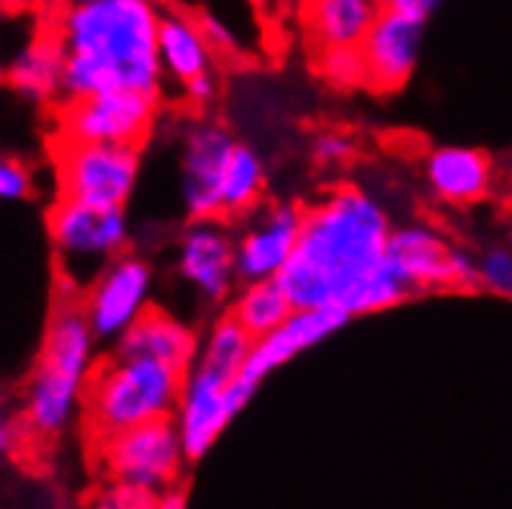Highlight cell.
I'll list each match as a JSON object with an SVG mask.
<instances>
[{
    "mask_svg": "<svg viewBox=\"0 0 512 509\" xmlns=\"http://www.w3.org/2000/svg\"><path fill=\"white\" fill-rule=\"evenodd\" d=\"M96 355L99 340L84 312L81 294L62 290L25 383L22 417L16 429L31 442H53L71 429V423L81 420L84 392L99 365Z\"/></svg>",
    "mask_w": 512,
    "mask_h": 509,
    "instance_id": "cell-3",
    "label": "cell"
},
{
    "mask_svg": "<svg viewBox=\"0 0 512 509\" xmlns=\"http://www.w3.org/2000/svg\"><path fill=\"white\" fill-rule=\"evenodd\" d=\"M56 198L127 207L142 170V145L53 139Z\"/></svg>",
    "mask_w": 512,
    "mask_h": 509,
    "instance_id": "cell-7",
    "label": "cell"
},
{
    "mask_svg": "<svg viewBox=\"0 0 512 509\" xmlns=\"http://www.w3.org/2000/svg\"><path fill=\"white\" fill-rule=\"evenodd\" d=\"M475 275L488 294L512 300V241L497 238L482 244V250L475 253Z\"/></svg>",
    "mask_w": 512,
    "mask_h": 509,
    "instance_id": "cell-26",
    "label": "cell"
},
{
    "mask_svg": "<svg viewBox=\"0 0 512 509\" xmlns=\"http://www.w3.org/2000/svg\"><path fill=\"white\" fill-rule=\"evenodd\" d=\"M186 371L149 355L108 352L84 392L81 429L90 448L108 435L173 417Z\"/></svg>",
    "mask_w": 512,
    "mask_h": 509,
    "instance_id": "cell-4",
    "label": "cell"
},
{
    "mask_svg": "<svg viewBox=\"0 0 512 509\" xmlns=\"http://www.w3.org/2000/svg\"><path fill=\"white\" fill-rule=\"evenodd\" d=\"M16 439H19L16 423H13V420H7L4 414H0V466H4V460L10 457V451H13Z\"/></svg>",
    "mask_w": 512,
    "mask_h": 509,
    "instance_id": "cell-31",
    "label": "cell"
},
{
    "mask_svg": "<svg viewBox=\"0 0 512 509\" xmlns=\"http://www.w3.org/2000/svg\"><path fill=\"white\" fill-rule=\"evenodd\" d=\"M158 0H62L53 25L65 50L62 99L108 90L161 93ZM59 99V102H62Z\"/></svg>",
    "mask_w": 512,
    "mask_h": 509,
    "instance_id": "cell-2",
    "label": "cell"
},
{
    "mask_svg": "<svg viewBox=\"0 0 512 509\" xmlns=\"http://www.w3.org/2000/svg\"><path fill=\"white\" fill-rule=\"evenodd\" d=\"M53 139L71 142H130L145 145L161 115V93L108 90L53 105Z\"/></svg>",
    "mask_w": 512,
    "mask_h": 509,
    "instance_id": "cell-8",
    "label": "cell"
},
{
    "mask_svg": "<svg viewBox=\"0 0 512 509\" xmlns=\"http://www.w3.org/2000/svg\"><path fill=\"white\" fill-rule=\"evenodd\" d=\"M423 179L435 198L463 207L491 195L497 167L494 158L475 145H438L423 158Z\"/></svg>",
    "mask_w": 512,
    "mask_h": 509,
    "instance_id": "cell-18",
    "label": "cell"
},
{
    "mask_svg": "<svg viewBox=\"0 0 512 509\" xmlns=\"http://www.w3.org/2000/svg\"><path fill=\"white\" fill-rule=\"evenodd\" d=\"M386 257L411 294L442 287H475V253L454 247L442 232L429 226H401L389 232Z\"/></svg>",
    "mask_w": 512,
    "mask_h": 509,
    "instance_id": "cell-10",
    "label": "cell"
},
{
    "mask_svg": "<svg viewBox=\"0 0 512 509\" xmlns=\"http://www.w3.org/2000/svg\"><path fill=\"white\" fill-rule=\"evenodd\" d=\"M235 142L223 124L198 121L189 127L179 155V192L189 220H219V189Z\"/></svg>",
    "mask_w": 512,
    "mask_h": 509,
    "instance_id": "cell-14",
    "label": "cell"
},
{
    "mask_svg": "<svg viewBox=\"0 0 512 509\" xmlns=\"http://www.w3.org/2000/svg\"><path fill=\"white\" fill-rule=\"evenodd\" d=\"M213 44L201 22L182 10H161L158 25V62L164 87H173L179 102L189 108H207L216 93V71H213Z\"/></svg>",
    "mask_w": 512,
    "mask_h": 509,
    "instance_id": "cell-11",
    "label": "cell"
},
{
    "mask_svg": "<svg viewBox=\"0 0 512 509\" xmlns=\"http://www.w3.org/2000/svg\"><path fill=\"white\" fill-rule=\"evenodd\" d=\"M105 482L133 485L158 497V506H182V476L189 457L182 451L173 417L130 426L93 445Z\"/></svg>",
    "mask_w": 512,
    "mask_h": 509,
    "instance_id": "cell-5",
    "label": "cell"
},
{
    "mask_svg": "<svg viewBox=\"0 0 512 509\" xmlns=\"http://www.w3.org/2000/svg\"><path fill=\"white\" fill-rule=\"evenodd\" d=\"M423 38H426V19L383 7L358 44L364 65H368V90L374 93L405 90L423 59Z\"/></svg>",
    "mask_w": 512,
    "mask_h": 509,
    "instance_id": "cell-13",
    "label": "cell"
},
{
    "mask_svg": "<svg viewBox=\"0 0 512 509\" xmlns=\"http://www.w3.org/2000/svg\"><path fill=\"white\" fill-rule=\"evenodd\" d=\"M198 343H201L198 334L186 321H179L176 315L152 303L112 343V349L127 352V355H149V358H158V361H167V365L189 371L198 355Z\"/></svg>",
    "mask_w": 512,
    "mask_h": 509,
    "instance_id": "cell-20",
    "label": "cell"
},
{
    "mask_svg": "<svg viewBox=\"0 0 512 509\" xmlns=\"http://www.w3.org/2000/svg\"><path fill=\"white\" fill-rule=\"evenodd\" d=\"M250 349H253V337L226 312L223 318H216L207 327V334L198 343V355H195L192 365L232 380L244 368Z\"/></svg>",
    "mask_w": 512,
    "mask_h": 509,
    "instance_id": "cell-24",
    "label": "cell"
},
{
    "mask_svg": "<svg viewBox=\"0 0 512 509\" xmlns=\"http://www.w3.org/2000/svg\"><path fill=\"white\" fill-rule=\"evenodd\" d=\"M290 312H294V303L287 300L278 278L241 281V290L232 297V306H229V315L244 327L253 340L275 331L278 324L287 321Z\"/></svg>",
    "mask_w": 512,
    "mask_h": 509,
    "instance_id": "cell-23",
    "label": "cell"
},
{
    "mask_svg": "<svg viewBox=\"0 0 512 509\" xmlns=\"http://www.w3.org/2000/svg\"><path fill=\"white\" fill-rule=\"evenodd\" d=\"M53 0H0V13H31V10H50Z\"/></svg>",
    "mask_w": 512,
    "mask_h": 509,
    "instance_id": "cell-32",
    "label": "cell"
},
{
    "mask_svg": "<svg viewBox=\"0 0 512 509\" xmlns=\"http://www.w3.org/2000/svg\"><path fill=\"white\" fill-rule=\"evenodd\" d=\"M152 266L136 253H118L81 294L99 343H115L152 306Z\"/></svg>",
    "mask_w": 512,
    "mask_h": 509,
    "instance_id": "cell-12",
    "label": "cell"
},
{
    "mask_svg": "<svg viewBox=\"0 0 512 509\" xmlns=\"http://www.w3.org/2000/svg\"><path fill=\"white\" fill-rule=\"evenodd\" d=\"M229 383L213 371H204L192 365L186 371V383H182L179 402L173 411V423L179 432L182 451H186L189 463H198L210 454V448L219 442V435L229 429V423L238 417V408L229 398Z\"/></svg>",
    "mask_w": 512,
    "mask_h": 509,
    "instance_id": "cell-15",
    "label": "cell"
},
{
    "mask_svg": "<svg viewBox=\"0 0 512 509\" xmlns=\"http://www.w3.org/2000/svg\"><path fill=\"white\" fill-rule=\"evenodd\" d=\"M383 7L411 13V16H420V19H429L438 7H442V0H383Z\"/></svg>",
    "mask_w": 512,
    "mask_h": 509,
    "instance_id": "cell-30",
    "label": "cell"
},
{
    "mask_svg": "<svg viewBox=\"0 0 512 509\" xmlns=\"http://www.w3.org/2000/svg\"><path fill=\"white\" fill-rule=\"evenodd\" d=\"M266 192V164L247 142H235L232 158L223 173L219 189V220H244L250 210L263 204Z\"/></svg>",
    "mask_w": 512,
    "mask_h": 509,
    "instance_id": "cell-22",
    "label": "cell"
},
{
    "mask_svg": "<svg viewBox=\"0 0 512 509\" xmlns=\"http://www.w3.org/2000/svg\"><path fill=\"white\" fill-rule=\"evenodd\" d=\"M315 75L324 87L337 93L368 90V65H364L361 47H324L315 50Z\"/></svg>",
    "mask_w": 512,
    "mask_h": 509,
    "instance_id": "cell-25",
    "label": "cell"
},
{
    "mask_svg": "<svg viewBox=\"0 0 512 509\" xmlns=\"http://www.w3.org/2000/svg\"><path fill=\"white\" fill-rule=\"evenodd\" d=\"M31 195V170L16 161L0 155V201H22Z\"/></svg>",
    "mask_w": 512,
    "mask_h": 509,
    "instance_id": "cell-28",
    "label": "cell"
},
{
    "mask_svg": "<svg viewBox=\"0 0 512 509\" xmlns=\"http://www.w3.org/2000/svg\"><path fill=\"white\" fill-rule=\"evenodd\" d=\"M62 75H65V50L53 19L47 25H38V31L4 65V78L16 93L50 105L62 99Z\"/></svg>",
    "mask_w": 512,
    "mask_h": 509,
    "instance_id": "cell-19",
    "label": "cell"
},
{
    "mask_svg": "<svg viewBox=\"0 0 512 509\" xmlns=\"http://www.w3.org/2000/svg\"><path fill=\"white\" fill-rule=\"evenodd\" d=\"M383 10V0H300V28L312 50L355 47Z\"/></svg>",
    "mask_w": 512,
    "mask_h": 509,
    "instance_id": "cell-21",
    "label": "cell"
},
{
    "mask_svg": "<svg viewBox=\"0 0 512 509\" xmlns=\"http://www.w3.org/2000/svg\"><path fill=\"white\" fill-rule=\"evenodd\" d=\"M389 213L358 186H340L303 210L300 241L278 275L294 309H337L349 318L386 312L414 297L386 257Z\"/></svg>",
    "mask_w": 512,
    "mask_h": 509,
    "instance_id": "cell-1",
    "label": "cell"
},
{
    "mask_svg": "<svg viewBox=\"0 0 512 509\" xmlns=\"http://www.w3.org/2000/svg\"><path fill=\"white\" fill-rule=\"evenodd\" d=\"M96 503L108 506V509H149V506H158V497L149 494V491H142V488H133V485L105 482Z\"/></svg>",
    "mask_w": 512,
    "mask_h": 509,
    "instance_id": "cell-27",
    "label": "cell"
},
{
    "mask_svg": "<svg viewBox=\"0 0 512 509\" xmlns=\"http://www.w3.org/2000/svg\"><path fill=\"white\" fill-rule=\"evenodd\" d=\"M312 155L324 167H337L352 155V142L343 133H321L312 145Z\"/></svg>",
    "mask_w": 512,
    "mask_h": 509,
    "instance_id": "cell-29",
    "label": "cell"
},
{
    "mask_svg": "<svg viewBox=\"0 0 512 509\" xmlns=\"http://www.w3.org/2000/svg\"><path fill=\"white\" fill-rule=\"evenodd\" d=\"M176 272L207 303H226L238 284L235 235L226 220H192L176 247Z\"/></svg>",
    "mask_w": 512,
    "mask_h": 509,
    "instance_id": "cell-16",
    "label": "cell"
},
{
    "mask_svg": "<svg viewBox=\"0 0 512 509\" xmlns=\"http://www.w3.org/2000/svg\"><path fill=\"white\" fill-rule=\"evenodd\" d=\"M47 232L53 241L62 290L84 294L90 281L127 247V207H96L56 198L47 213Z\"/></svg>",
    "mask_w": 512,
    "mask_h": 509,
    "instance_id": "cell-6",
    "label": "cell"
},
{
    "mask_svg": "<svg viewBox=\"0 0 512 509\" xmlns=\"http://www.w3.org/2000/svg\"><path fill=\"white\" fill-rule=\"evenodd\" d=\"M349 321L352 318L337 309H294L275 331H269L266 337H256L244 368L229 383V398L238 408V414L250 405V398L272 371L284 368L297 355L321 346L324 340H331Z\"/></svg>",
    "mask_w": 512,
    "mask_h": 509,
    "instance_id": "cell-9",
    "label": "cell"
},
{
    "mask_svg": "<svg viewBox=\"0 0 512 509\" xmlns=\"http://www.w3.org/2000/svg\"><path fill=\"white\" fill-rule=\"evenodd\" d=\"M303 229V207L297 204H260L247 213V226L235 238L238 281L278 278L294 253Z\"/></svg>",
    "mask_w": 512,
    "mask_h": 509,
    "instance_id": "cell-17",
    "label": "cell"
}]
</instances>
